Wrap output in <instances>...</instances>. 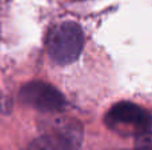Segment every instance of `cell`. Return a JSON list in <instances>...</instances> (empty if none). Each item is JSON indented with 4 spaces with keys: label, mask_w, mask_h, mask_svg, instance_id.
Wrapping results in <instances>:
<instances>
[{
    "label": "cell",
    "mask_w": 152,
    "mask_h": 150,
    "mask_svg": "<svg viewBox=\"0 0 152 150\" xmlns=\"http://www.w3.org/2000/svg\"><path fill=\"white\" fill-rule=\"evenodd\" d=\"M27 150H76L71 145L66 144L64 141H60L52 136L44 134L42 137L36 138L29 144Z\"/></svg>",
    "instance_id": "cell-5"
},
{
    "label": "cell",
    "mask_w": 152,
    "mask_h": 150,
    "mask_svg": "<svg viewBox=\"0 0 152 150\" xmlns=\"http://www.w3.org/2000/svg\"><path fill=\"white\" fill-rule=\"evenodd\" d=\"M21 102L44 113H59L66 108V97L53 85L43 81L26 84L19 92Z\"/></svg>",
    "instance_id": "cell-3"
},
{
    "label": "cell",
    "mask_w": 152,
    "mask_h": 150,
    "mask_svg": "<svg viewBox=\"0 0 152 150\" xmlns=\"http://www.w3.org/2000/svg\"><path fill=\"white\" fill-rule=\"evenodd\" d=\"M135 149L134 150H152V132L147 130V132L139 133L135 136Z\"/></svg>",
    "instance_id": "cell-6"
},
{
    "label": "cell",
    "mask_w": 152,
    "mask_h": 150,
    "mask_svg": "<svg viewBox=\"0 0 152 150\" xmlns=\"http://www.w3.org/2000/svg\"><path fill=\"white\" fill-rule=\"evenodd\" d=\"M84 47V35L80 25L74 21H63L50 29L47 50L55 63L67 65L76 61Z\"/></svg>",
    "instance_id": "cell-1"
},
{
    "label": "cell",
    "mask_w": 152,
    "mask_h": 150,
    "mask_svg": "<svg viewBox=\"0 0 152 150\" xmlns=\"http://www.w3.org/2000/svg\"><path fill=\"white\" fill-rule=\"evenodd\" d=\"M105 124L111 129L136 136L150 130L152 126V113L144 110L134 102L121 101L115 104L108 110L105 116Z\"/></svg>",
    "instance_id": "cell-2"
},
{
    "label": "cell",
    "mask_w": 152,
    "mask_h": 150,
    "mask_svg": "<svg viewBox=\"0 0 152 150\" xmlns=\"http://www.w3.org/2000/svg\"><path fill=\"white\" fill-rule=\"evenodd\" d=\"M44 129V134L52 136L58 140L64 141L76 150L80 148L81 140H83V126L76 120L66 118V117L53 118L45 125Z\"/></svg>",
    "instance_id": "cell-4"
}]
</instances>
